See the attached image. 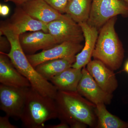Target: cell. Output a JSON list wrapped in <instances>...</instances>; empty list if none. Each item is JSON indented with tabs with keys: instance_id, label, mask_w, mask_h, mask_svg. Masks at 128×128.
I'll return each mask as SVG.
<instances>
[{
	"instance_id": "cell-23",
	"label": "cell",
	"mask_w": 128,
	"mask_h": 128,
	"mask_svg": "<svg viewBox=\"0 0 128 128\" xmlns=\"http://www.w3.org/2000/svg\"><path fill=\"white\" fill-rule=\"evenodd\" d=\"M10 9L8 6L5 4H0V15L2 16H6L9 14Z\"/></svg>"
},
{
	"instance_id": "cell-2",
	"label": "cell",
	"mask_w": 128,
	"mask_h": 128,
	"mask_svg": "<svg viewBox=\"0 0 128 128\" xmlns=\"http://www.w3.org/2000/svg\"><path fill=\"white\" fill-rule=\"evenodd\" d=\"M0 34L6 37L10 44V52L4 54L9 57L18 71L28 80L32 87L42 95L55 99L58 90L30 64L21 46L19 35L6 28H0Z\"/></svg>"
},
{
	"instance_id": "cell-17",
	"label": "cell",
	"mask_w": 128,
	"mask_h": 128,
	"mask_svg": "<svg viewBox=\"0 0 128 128\" xmlns=\"http://www.w3.org/2000/svg\"><path fill=\"white\" fill-rule=\"evenodd\" d=\"M75 56L48 60L39 64L35 68L43 78L50 81L54 76L72 67L76 61Z\"/></svg>"
},
{
	"instance_id": "cell-4",
	"label": "cell",
	"mask_w": 128,
	"mask_h": 128,
	"mask_svg": "<svg viewBox=\"0 0 128 128\" xmlns=\"http://www.w3.org/2000/svg\"><path fill=\"white\" fill-rule=\"evenodd\" d=\"M117 16L110 18L100 30L92 57L113 70L121 67L124 50L115 30Z\"/></svg>"
},
{
	"instance_id": "cell-18",
	"label": "cell",
	"mask_w": 128,
	"mask_h": 128,
	"mask_svg": "<svg viewBox=\"0 0 128 128\" xmlns=\"http://www.w3.org/2000/svg\"><path fill=\"white\" fill-rule=\"evenodd\" d=\"M92 2V0H68L65 14L78 24L87 22Z\"/></svg>"
},
{
	"instance_id": "cell-21",
	"label": "cell",
	"mask_w": 128,
	"mask_h": 128,
	"mask_svg": "<svg viewBox=\"0 0 128 128\" xmlns=\"http://www.w3.org/2000/svg\"><path fill=\"white\" fill-rule=\"evenodd\" d=\"M0 35V53L8 54L10 52L11 45L6 37Z\"/></svg>"
},
{
	"instance_id": "cell-7",
	"label": "cell",
	"mask_w": 128,
	"mask_h": 128,
	"mask_svg": "<svg viewBox=\"0 0 128 128\" xmlns=\"http://www.w3.org/2000/svg\"><path fill=\"white\" fill-rule=\"evenodd\" d=\"M47 26L48 32L59 44L64 42L81 43L84 40L79 24L66 14L62 18L48 24Z\"/></svg>"
},
{
	"instance_id": "cell-13",
	"label": "cell",
	"mask_w": 128,
	"mask_h": 128,
	"mask_svg": "<svg viewBox=\"0 0 128 128\" xmlns=\"http://www.w3.org/2000/svg\"><path fill=\"white\" fill-rule=\"evenodd\" d=\"M79 24L83 32L85 44L80 52L76 55V61L72 67L82 69L91 60L98 33L97 29L88 25L87 22H81Z\"/></svg>"
},
{
	"instance_id": "cell-15",
	"label": "cell",
	"mask_w": 128,
	"mask_h": 128,
	"mask_svg": "<svg viewBox=\"0 0 128 128\" xmlns=\"http://www.w3.org/2000/svg\"><path fill=\"white\" fill-rule=\"evenodd\" d=\"M32 18L46 24L62 18L61 14L44 0H32L20 6Z\"/></svg>"
},
{
	"instance_id": "cell-25",
	"label": "cell",
	"mask_w": 128,
	"mask_h": 128,
	"mask_svg": "<svg viewBox=\"0 0 128 128\" xmlns=\"http://www.w3.org/2000/svg\"><path fill=\"white\" fill-rule=\"evenodd\" d=\"M30 0H4V2H13L14 4H16L17 6H20L25 2L30 1Z\"/></svg>"
},
{
	"instance_id": "cell-28",
	"label": "cell",
	"mask_w": 128,
	"mask_h": 128,
	"mask_svg": "<svg viewBox=\"0 0 128 128\" xmlns=\"http://www.w3.org/2000/svg\"></svg>"
},
{
	"instance_id": "cell-20",
	"label": "cell",
	"mask_w": 128,
	"mask_h": 128,
	"mask_svg": "<svg viewBox=\"0 0 128 128\" xmlns=\"http://www.w3.org/2000/svg\"><path fill=\"white\" fill-rule=\"evenodd\" d=\"M61 14H65L68 0H44Z\"/></svg>"
},
{
	"instance_id": "cell-19",
	"label": "cell",
	"mask_w": 128,
	"mask_h": 128,
	"mask_svg": "<svg viewBox=\"0 0 128 128\" xmlns=\"http://www.w3.org/2000/svg\"><path fill=\"white\" fill-rule=\"evenodd\" d=\"M95 113L97 128H128V122H124L108 112L103 103L96 104Z\"/></svg>"
},
{
	"instance_id": "cell-14",
	"label": "cell",
	"mask_w": 128,
	"mask_h": 128,
	"mask_svg": "<svg viewBox=\"0 0 128 128\" xmlns=\"http://www.w3.org/2000/svg\"><path fill=\"white\" fill-rule=\"evenodd\" d=\"M0 82L12 87L24 88L31 86L30 82L14 66L9 57L0 53Z\"/></svg>"
},
{
	"instance_id": "cell-1",
	"label": "cell",
	"mask_w": 128,
	"mask_h": 128,
	"mask_svg": "<svg viewBox=\"0 0 128 128\" xmlns=\"http://www.w3.org/2000/svg\"><path fill=\"white\" fill-rule=\"evenodd\" d=\"M58 118L71 127L81 122L91 128H96V104L88 100L77 92L58 91L55 99Z\"/></svg>"
},
{
	"instance_id": "cell-5",
	"label": "cell",
	"mask_w": 128,
	"mask_h": 128,
	"mask_svg": "<svg viewBox=\"0 0 128 128\" xmlns=\"http://www.w3.org/2000/svg\"><path fill=\"white\" fill-rule=\"evenodd\" d=\"M118 15L128 17V5L121 0H92L87 23L98 30L110 18Z\"/></svg>"
},
{
	"instance_id": "cell-10",
	"label": "cell",
	"mask_w": 128,
	"mask_h": 128,
	"mask_svg": "<svg viewBox=\"0 0 128 128\" xmlns=\"http://www.w3.org/2000/svg\"><path fill=\"white\" fill-rule=\"evenodd\" d=\"M77 92L96 105L98 103L108 105L113 98L112 94L104 90L85 67L82 69V76L78 83Z\"/></svg>"
},
{
	"instance_id": "cell-11",
	"label": "cell",
	"mask_w": 128,
	"mask_h": 128,
	"mask_svg": "<svg viewBox=\"0 0 128 128\" xmlns=\"http://www.w3.org/2000/svg\"><path fill=\"white\" fill-rule=\"evenodd\" d=\"M21 46L26 55L48 49L60 44L49 33L41 30L28 32L19 35Z\"/></svg>"
},
{
	"instance_id": "cell-12",
	"label": "cell",
	"mask_w": 128,
	"mask_h": 128,
	"mask_svg": "<svg viewBox=\"0 0 128 128\" xmlns=\"http://www.w3.org/2000/svg\"><path fill=\"white\" fill-rule=\"evenodd\" d=\"M86 68L104 90L112 94L118 86L114 71L100 60L94 59L87 64Z\"/></svg>"
},
{
	"instance_id": "cell-22",
	"label": "cell",
	"mask_w": 128,
	"mask_h": 128,
	"mask_svg": "<svg viewBox=\"0 0 128 128\" xmlns=\"http://www.w3.org/2000/svg\"><path fill=\"white\" fill-rule=\"evenodd\" d=\"M9 116L6 115L0 117V128H17V126L12 124L9 121Z\"/></svg>"
},
{
	"instance_id": "cell-8",
	"label": "cell",
	"mask_w": 128,
	"mask_h": 128,
	"mask_svg": "<svg viewBox=\"0 0 128 128\" xmlns=\"http://www.w3.org/2000/svg\"><path fill=\"white\" fill-rule=\"evenodd\" d=\"M0 26L10 29L19 36L26 32L39 30L48 32L47 24L32 18L20 6H17L9 19L2 22Z\"/></svg>"
},
{
	"instance_id": "cell-16",
	"label": "cell",
	"mask_w": 128,
	"mask_h": 128,
	"mask_svg": "<svg viewBox=\"0 0 128 128\" xmlns=\"http://www.w3.org/2000/svg\"><path fill=\"white\" fill-rule=\"evenodd\" d=\"M82 76V69L71 67L51 78L50 81L58 91L77 92Z\"/></svg>"
},
{
	"instance_id": "cell-6",
	"label": "cell",
	"mask_w": 128,
	"mask_h": 128,
	"mask_svg": "<svg viewBox=\"0 0 128 128\" xmlns=\"http://www.w3.org/2000/svg\"><path fill=\"white\" fill-rule=\"evenodd\" d=\"M27 88H18L0 85V109L6 115L20 119L25 105Z\"/></svg>"
},
{
	"instance_id": "cell-27",
	"label": "cell",
	"mask_w": 128,
	"mask_h": 128,
	"mask_svg": "<svg viewBox=\"0 0 128 128\" xmlns=\"http://www.w3.org/2000/svg\"><path fill=\"white\" fill-rule=\"evenodd\" d=\"M121 0L125 2L126 4H127L128 5V0Z\"/></svg>"
},
{
	"instance_id": "cell-26",
	"label": "cell",
	"mask_w": 128,
	"mask_h": 128,
	"mask_svg": "<svg viewBox=\"0 0 128 128\" xmlns=\"http://www.w3.org/2000/svg\"><path fill=\"white\" fill-rule=\"evenodd\" d=\"M124 70L126 73H128V60L124 64Z\"/></svg>"
},
{
	"instance_id": "cell-24",
	"label": "cell",
	"mask_w": 128,
	"mask_h": 128,
	"mask_svg": "<svg viewBox=\"0 0 128 128\" xmlns=\"http://www.w3.org/2000/svg\"><path fill=\"white\" fill-rule=\"evenodd\" d=\"M70 128L68 124L61 122L60 124L57 125H49L45 126V128Z\"/></svg>"
},
{
	"instance_id": "cell-9",
	"label": "cell",
	"mask_w": 128,
	"mask_h": 128,
	"mask_svg": "<svg viewBox=\"0 0 128 128\" xmlns=\"http://www.w3.org/2000/svg\"><path fill=\"white\" fill-rule=\"evenodd\" d=\"M80 43L64 42L57 44L40 52L26 55L30 64L35 68L43 62L48 60L74 56L83 48Z\"/></svg>"
},
{
	"instance_id": "cell-3",
	"label": "cell",
	"mask_w": 128,
	"mask_h": 128,
	"mask_svg": "<svg viewBox=\"0 0 128 128\" xmlns=\"http://www.w3.org/2000/svg\"><path fill=\"white\" fill-rule=\"evenodd\" d=\"M56 118L58 112L54 99L42 95L31 86L28 88L20 118L24 127L45 128L47 121Z\"/></svg>"
}]
</instances>
